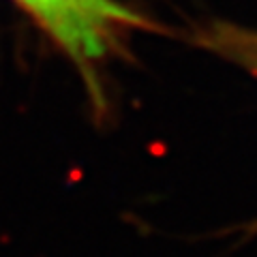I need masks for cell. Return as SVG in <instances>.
Wrapping results in <instances>:
<instances>
[{"label":"cell","instance_id":"6da1fadb","mask_svg":"<svg viewBox=\"0 0 257 257\" xmlns=\"http://www.w3.org/2000/svg\"><path fill=\"white\" fill-rule=\"evenodd\" d=\"M26 11L64 54L75 62L90 90L99 84L94 79L96 62L107 58L124 28L146 24L138 13L116 0H13Z\"/></svg>","mask_w":257,"mask_h":257}]
</instances>
